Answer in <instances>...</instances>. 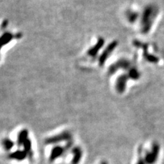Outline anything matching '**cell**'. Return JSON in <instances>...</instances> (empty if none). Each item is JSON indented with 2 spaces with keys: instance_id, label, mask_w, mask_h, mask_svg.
Returning <instances> with one entry per match:
<instances>
[{
  "instance_id": "cell-1",
  "label": "cell",
  "mask_w": 164,
  "mask_h": 164,
  "mask_svg": "<svg viewBox=\"0 0 164 164\" xmlns=\"http://www.w3.org/2000/svg\"><path fill=\"white\" fill-rule=\"evenodd\" d=\"M156 13L157 10L153 6H149L144 9L141 18V29L143 33L149 32L153 24V18L156 16Z\"/></svg>"
},
{
  "instance_id": "cell-2",
  "label": "cell",
  "mask_w": 164,
  "mask_h": 164,
  "mask_svg": "<svg viewBox=\"0 0 164 164\" xmlns=\"http://www.w3.org/2000/svg\"><path fill=\"white\" fill-rule=\"evenodd\" d=\"M118 43L116 41H114L112 43H110V45H108L107 47L105 49V50L103 51V53H102V55L100 56L99 58V63L100 66H102L103 64H105V61L107 60V59L109 57L111 53L113 52V51L115 49V48L117 47Z\"/></svg>"
},
{
  "instance_id": "cell-3",
  "label": "cell",
  "mask_w": 164,
  "mask_h": 164,
  "mask_svg": "<svg viewBox=\"0 0 164 164\" xmlns=\"http://www.w3.org/2000/svg\"><path fill=\"white\" fill-rule=\"evenodd\" d=\"M128 80H129L128 75H121L118 77L117 80H116V88L119 93H122L125 90L126 82H127Z\"/></svg>"
},
{
  "instance_id": "cell-4",
  "label": "cell",
  "mask_w": 164,
  "mask_h": 164,
  "mask_svg": "<svg viewBox=\"0 0 164 164\" xmlns=\"http://www.w3.org/2000/svg\"><path fill=\"white\" fill-rule=\"evenodd\" d=\"M130 66V62L126 60H120L116 64L112 65V66L109 68V73L110 74H113L115 73L118 68L128 69Z\"/></svg>"
},
{
  "instance_id": "cell-5",
  "label": "cell",
  "mask_w": 164,
  "mask_h": 164,
  "mask_svg": "<svg viewBox=\"0 0 164 164\" xmlns=\"http://www.w3.org/2000/svg\"><path fill=\"white\" fill-rule=\"evenodd\" d=\"M104 43H105V41L103 39L100 38L99 40H98V42L96 44L95 46H94V47H92V48L88 51V54L91 56H95L96 55V53H98V51H99V49L101 48L103 45Z\"/></svg>"
},
{
  "instance_id": "cell-6",
  "label": "cell",
  "mask_w": 164,
  "mask_h": 164,
  "mask_svg": "<svg viewBox=\"0 0 164 164\" xmlns=\"http://www.w3.org/2000/svg\"><path fill=\"white\" fill-rule=\"evenodd\" d=\"M13 38V35L10 33H7L3 34L2 36L0 38V49L1 47L6 44H7L8 43H9L10 41Z\"/></svg>"
},
{
  "instance_id": "cell-7",
  "label": "cell",
  "mask_w": 164,
  "mask_h": 164,
  "mask_svg": "<svg viewBox=\"0 0 164 164\" xmlns=\"http://www.w3.org/2000/svg\"><path fill=\"white\" fill-rule=\"evenodd\" d=\"M128 76H129V78H131L133 80H136L140 78V73L138 72L137 69L133 68L130 69V70L129 71V73H128Z\"/></svg>"
},
{
  "instance_id": "cell-8",
  "label": "cell",
  "mask_w": 164,
  "mask_h": 164,
  "mask_svg": "<svg viewBox=\"0 0 164 164\" xmlns=\"http://www.w3.org/2000/svg\"><path fill=\"white\" fill-rule=\"evenodd\" d=\"M144 49H145V51H144V58H145L146 60L147 61H149L150 62H152V63H157L158 62V61H159V59H158L157 57L156 56H152V55L149 54V53H148L147 52V51H146V49L145 47H144Z\"/></svg>"
},
{
  "instance_id": "cell-9",
  "label": "cell",
  "mask_w": 164,
  "mask_h": 164,
  "mask_svg": "<svg viewBox=\"0 0 164 164\" xmlns=\"http://www.w3.org/2000/svg\"><path fill=\"white\" fill-rule=\"evenodd\" d=\"M138 13H135V12H130L127 14V18L129 19L130 23H134L137 20L138 18Z\"/></svg>"
}]
</instances>
